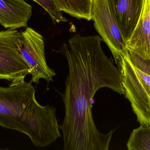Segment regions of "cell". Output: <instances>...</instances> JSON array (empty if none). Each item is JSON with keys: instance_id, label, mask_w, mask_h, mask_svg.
<instances>
[{"instance_id": "cell-6", "label": "cell", "mask_w": 150, "mask_h": 150, "mask_svg": "<svg viewBox=\"0 0 150 150\" xmlns=\"http://www.w3.org/2000/svg\"><path fill=\"white\" fill-rule=\"evenodd\" d=\"M22 33L19 52L30 69L32 76L30 82L38 84L40 79L48 82L53 81L56 74L47 63L43 36L31 27H27Z\"/></svg>"}, {"instance_id": "cell-5", "label": "cell", "mask_w": 150, "mask_h": 150, "mask_svg": "<svg viewBox=\"0 0 150 150\" xmlns=\"http://www.w3.org/2000/svg\"><path fill=\"white\" fill-rule=\"evenodd\" d=\"M92 19L100 36L111 51L118 66L127 51L126 41L109 9L108 0H93Z\"/></svg>"}, {"instance_id": "cell-11", "label": "cell", "mask_w": 150, "mask_h": 150, "mask_svg": "<svg viewBox=\"0 0 150 150\" xmlns=\"http://www.w3.org/2000/svg\"><path fill=\"white\" fill-rule=\"evenodd\" d=\"M127 146L128 150H150V126L141 125L134 129Z\"/></svg>"}, {"instance_id": "cell-2", "label": "cell", "mask_w": 150, "mask_h": 150, "mask_svg": "<svg viewBox=\"0 0 150 150\" xmlns=\"http://www.w3.org/2000/svg\"><path fill=\"white\" fill-rule=\"evenodd\" d=\"M36 92L32 83L25 79L0 86V127L25 134L34 146L44 148L61 134L56 108L39 104Z\"/></svg>"}, {"instance_id": "cell-8", "label": "cell", "mask_w": 150, "mask_h": 150, "mask_svg": "<svg viewBox=\"0 0 150 150\" xmlns=\"http://www.w3.org/2000/svg\"><path fill=\"white\" fill-rule=\"evenodd\" d=\"M126 45L128 50L150 59V0H143L138 23Z\"/></svg>"}, {"instance_id": "cell-12", "label": "cell", "mask_w": 150, "mask_h": 150, "mask_svg": "<svg viewBox=\"0 0 150 150\" xmlns=\"http://www.w3.org/2000/svg\"><path fill=\"white\" fill-rule=\"evenodd\" d=\"M39 4L49 14L54 24L69 20L62 15L56 5L54 0H33Z\"/></svg>"}, {"instance_id": "cell-10", "label": "cell", "mask_w": 150, "mask_h": 150, "mask_svg": "<svg viewBox=\"0 0 150 150\" xmlns=\"http://www.w3.org/2000/svg\"><path fill=\"white\" fill-rule=\"evenodd\" d=\"M93 0H54L58 9L78 19H92Z\"/></svg>"}, {"instance_id": "cell-3", "label": "cell", "mask_w": 150, "mask_h": 150, "mask_svg": "<svg viewBox=\"0 0 150 150\" xmlns=\"http://www.w3.org/2000/svg\"><path fill=\"white\" fill-rule=\"evenodd\" d=\"M117 67L125 97L141 125L150 126V59L127 51Z\"/></svg>"}, {"instance_id": "cell-9", "label": "cell", "mask_w": 150, "mask_h": 150, "mask_svg": "<svg viewBox=\"0 0 150 150\" xmlns=\"http://www.w3.org/2000/svg\"><path fill=\"white\" fill-rule=\"evenodd\" d=\"M32 8L24 0H0V24L12 30L26 27Z\"/></svg>"}, {"instance_id": "cell-4", "label": "cell", "mask_w": 150, "mask_h": 150, "mask_svg": "<svg viewBox=\"0 0 150 150\" xmlns=\"http://www.w3.org/2000/svg\"><path fill=\"white\" fill-rule=\"evenodd\" d=\"M22 39V32L16 29L0 31V79L16 82L30 73L19 52Z\"/></svg>"}, {"instance_id": "cell-7", "label": "cell", "mask_w": 150, "mask_h": 150, "mask_svg": "<svg viewBox=\"0 0 150 150\" xmlns=\"http://www.w3.org/2000/svg\"><path fill=\"white\" fill-rule=\"evenodd\" d=\"M111 13L125 41L130 38L138 23L143 0H108Z\"/></svg>"}, {"instance_id": "cell-1", "label": "cell", "mask_w": 150, "mask_h": 150, "mask_svg": "<svg viewBox=\"0 0 150 150\" xmlns=\"http://www.w3.org/2000/svg\"><path fill=\"white\" fill-rule=\"evenodd\" d=\"M98 35L75 34L61 52L67 59L69 74L62 94L65 118L60 126L65 150H108L115 130L100 132L93 118V97L102 88L124 94L120 69L101 47Z\"/></svg>"}]
</instances>
